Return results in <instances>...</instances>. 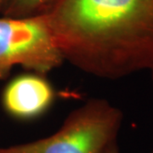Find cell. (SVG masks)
I'll list each match as a JSON object with an SVG mask.
<instances>
[{"label": "cell", "mask_w": 153, "mask_h": 153, "mask_svg": "<svg viewBox=\"0 0 153 153\" xmlns=\"http://www.w3.org/2000/svg\"><path fill=\"white\" fill-rule=\"evenodd\" d=\"M64 61L120 79L153 67V0H58L46 14Z\"/></svg>", "instance_id": "obj_1"}, {"label": "cell", "mask_w": 153, "mask_h": 153, "mask_svg": "<svg viewBox=\"0 0 153 153\" xmlns=\"http://www.w3.org/2000/svg\"><path fill=\"white\" fill-rule=\"evenodd\" d=\"M123 114L105 99L94 98L71 111L55 134L0 147V153H104L117 142Z\"/></svg>", "instance_id": "obj_2"}, {"label": "cell", "mask_w": 153, "mask_h": 153, "mask_svg": "<svg viewBox=\"0 0 153 153\" xmlns=\"http://www.w3.org/2000/svg\"><path fill=\"white\" fill-rule=\"evenodd\" d=\"M63 62L46 15L25 18L0 16V81L15 66L45 75Z\"/></svg>", "instance_id": "obj_3"}, {"label": "cell", "mask_w": 153, "mask_h": 153, "mask_svg": "<svg viewBox=\"0 0 153 153\" xmlns=\"http://www.w3.org/2000/svg\"><path fill=\"white\" fill-rule=\"evenodd\" d=\"M6 1H7V0H0V16H1V14H2V12H3V10H4V8Z\"/></svg>", "instance_id": "obj_7"}, {"label": "cell", "mask_w": 153, "mask_h": 153, "mask_svg": "<svg viewBox=\"0 0 153 153\" xmlns=\"http://www.w3.org/2000/svg\"><path fill=\"white\" fill-rule=\"evenodd\" d=\"M55 100V90L45 75L29 71L11 79L3 90V108L22 121L38 118L47 112Z\"/></svg>", "instance_id": "obj_4"}, {"label": "cell", "mask_w": 153, "mask_h": 153, "mask_svg": "<svg viewBox=\"0 0 153 153\" xmlns=\"http://www.w3.org/2000/svg\"><path fill=\"white\" fill-rule=\"evenodd\" d=\"M150 71H151V73H152V82H153V67L150 70Z\"/></svg>", "instance_id": "obj_8"}, {"label": "cell", "mask_w": 153, "mask_h": 153, "mask_svg": "<svg viewBox=\"0 0 153 153\" xmlns=\"http://www.w3.org/2000/svg\"><path fill=\"white\" fill-rule=\"evenodd\" d=\"M104 153H120V152H119V148H118V145H117V142L113 143L112 145H111L109 147L105 150V152ZM151 153H153V152Z\"/></svg>", "instance_id": "obj_6"}, {"label": "cell", "mask_w": 153, "mask_h": 153, "mask_svg": "<svg viewBox=\"0 0 153 153\" xmlns=\"http://www.w3.org/2000/svg\"><path fill=\"white\" fill-rule=\"evenodd\" d=\"M58 0H7L1 16L25 18L46 15Z\"/></svg>", "instance_id": "obj_5"}]
</instances>
